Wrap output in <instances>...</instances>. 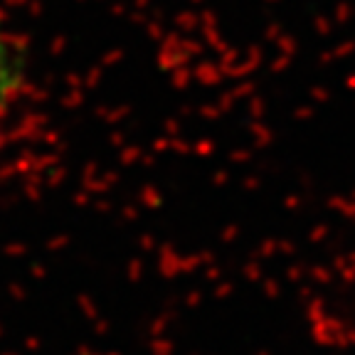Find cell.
I'll list each match as a JSON object with an SVG mask.
<instances>
[{
  "mask_svg": "<svg viewBox=\"0 0 355 355\" xmlns=\"http://www.w3.org/2000/svg\"><path fill=\"white\" fill-rule=\"evenodd\" d=\"M30 82V57L25 42L0 22V106H10L25 94Z\"/></svg>",
  "mask_w": 355,
  "mask_h": 355,
  "instance_id": "6da1fadb",
  "label": "cell"
}]
</instances>
